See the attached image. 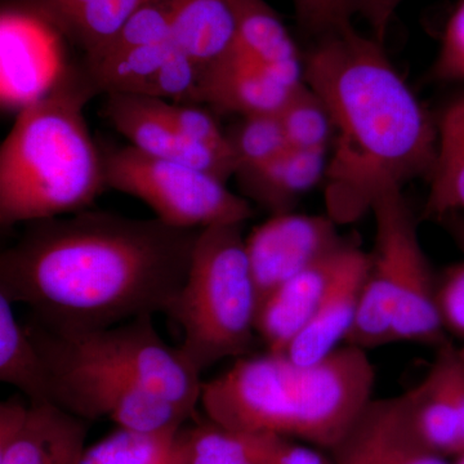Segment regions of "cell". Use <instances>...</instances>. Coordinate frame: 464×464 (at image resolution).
Returning a JSON list of instances; mask_svg holds the SVG:
<instances>
[{
	"mask_svg": "<svg viewBox=\"0 0 464 464\" xmlns=\"http://www.w3.org/2000/svg\"><path fill=\"white\" fill-rule=\"evenodd\" d=\"M338 224L326 216H271L246 237L258 306L277 286L323 261L346 244Z\"/></svg>",
	"mask_w": 464,
	"mask_h": 464,
	"instance_id": "cell-11",
	"label": "cell"
},
{
	"mask_svg": "<svg viewBox=\"0 0 464 464\" xmlns=\"http://www.w3.org/2000/svg\"><path fill=\"white\" fill-rule=\"evenodd\" d=\"M402 399L415 435L427 448L445 458L462 453L459 417L438 365Z\"/></svg>",
	"mask_w": 464,
	"mask_h": 464,
	"instance_id": "cell-23",
	"label": "cell"
},
{
	"mask_svg": "<svg viewBox=\"0 0 464 464\" xmlns=\"http://www.w3.org/2000/svg\"><path fill=\"white\" fill-rule=\"evenodd\" d=\"M237 44L289 90L304 84V56L265 0H240Z\"/></svg>",
	"mask_w": 464,
	"mask_h": 464,
	"instance_id": "cell-21",
	"label": "cell"
},
{
	"mask_svg": "<svg viewBox=\"0 0 464 464\" xmlns=\"http://www.w3.org/2000/svg\"><path fill=\"white\" fill-rule=\"evenodd\" d=\"M374 249L369 255L359 311L347 344L364 348L392 342L395 313L423 315L436 301V284L424 255L417 221L402 190L375 201Z\"/></svg>",
	"mask_w": 464,
	"mask_h": 464,
	"instance_id": "cell-6",
	"label": "cell"
},
{
	"mask_svg": "<svg viewBox=\"0 0 464 464\" xmlns=\"http://www.w3.org/2000/svg\"><path fill=\"white\" fill-rule=\"evenodd\" d=\"M438 304L445 328L464 338V262L450 268L438 284Z\"/></svg>",
	"mask_w": 464,
	"mask_h": 464,
	"instance_id": "cell-34",
	"label": "cell"
},
{
	"mask_svg": "<svg viewBox=\"0 0 464 464\" xmlns=\"http://www.w3.org/2000/svg\"><path fill=\"white\" fill-rule=\"evenodd\" d=\"M94 94L82 67H70L21 110L0 149L3 227L90 209L108 188L83 115Z\"/></svg>",
	"mask_w": 464,
	"mask_h": 464,
	"instance_id": "cell-4",
	"label": "cell"
},
{
	"mask_svg": "<svg viewBox=\"0 0 464 464\" xmlns=\"http://www.w3.org/2000/svg\"><path fill=\"white\" fill-rule=\"evenodd\" d=\"M404 0H351L353 14L364 18L375 41L383 43L393 16Z\"/></svg>",
	"mask_w": 464,
	"mask_h": 464,
	"instance_id": "cell-36",
	"label": "cell"
},
{
	"mask_svg": "<svg viewBox=\"0 0 464 464\" xmlns=\"http://www.w3.org/2000/svg\"><path fill=\"white\" fill-rule=\"evenodd\" d=\"M375 373L364 348L338 347L313 364L285 353L239 357L203 382L209 420L248 433L282 436L332 451L373 401Z\"/></svg>",
	"mask_w": 464,
	"mask_h": 464,
	"instance_id": "cell-3",
	"label": "cell"
},
{
	"mask_svg": "<svg viewBox=\"0 0 464 464\" xmlns=\"http://www.w3.org/2000/svg\"><path fill=\"white\" fill-rule=\"evenodd\" d=\"M44 362L51 374L52 402L88 422L105 418L118 429L164 433L179 431L194 418L181 406L127 378L91 366Z\"/></svg>",
	"mask_w": 464,
	"mask_h": 464,
	"instance_id": "cell-9",
	"label": "cell"
},
{
	"mask_svg": "<svg viewBox=\"0 0 464 464\" xmlns=\"http://www.w3.org/2000/svg\"><path fill=\"white\" fill-rule=\"evenodd\" d=\"M279 119L289 148L329 151L333 140L331 116L306 82L292 92Z\"/></svg>",
	"mask_w": 464,
	"mask_h": 464,
	"instance_id": "cell-28",
	"label": "cell"
},
{
	"mask_svg": "<svg viewBox=\"0 0 464 464\" xmlns=\"http://www.w3.org/2000/svg\"><path fill=\"white\" fill-rule=\"evenodd\" d=\"M293 5L299 30L311 42L353 27L351 0H293Z\"/></svg>",
	"mask_w": 464,
	"mask_h": 464,
	"instance_id": "cell-31",
	"label": "cell"
},
{
	"mask_svg": "<svg viewBox=\"0 0 464 464\" xmlns=\"http://www.w3.org/2000/svg\"><path fill=\"white\" fill-rule=\"evenodd\" d=\"M454 464H464V450L462 453L458 454L456 463Z\"/></svg>",
	"mask_w": 464,
	"mask_h": 464,
	"instance_id": "cell-37",
	"label": "cell"
},
{
	"mask_svg": "<svg viewBox=\"0 0 464 464\" xmlns=\"http://www.w3.org/2000/svg\"><path fill=\"white\" fill-rule=\"evenodd\" d=\"M102 115L121 136L151 157L186 164L227 183L237 170L234 155L192 142L168 123L146 97L106 94Z\"/></svg>",
	"mask_w": 464,
	"mask_h": 464,
	"instance_id": "cell-13",
	"label": "cell"
},
{
	"mask_svg": "<svg viewBox=\"0 0 464 464\" xmlns=\"http://www.w3.org/2000/svg\"><path fill=\"white\" fill-rule=\"evenodd\" d=\"M432 76L440 82H464V0L449 18Z\"/></svg>",
	"mask_w": 464,
	"mask_h": 464,
	"instance_id": "cell-32",
	"label": "cell"
},
{
	"mask_svg": "<svg viewBox=\"0 0 464 464\" xmlns=\"http://www.w3.org/2000/svg\"><path fill=\"white\" fill-rule=\"evenodd\" d=\"M226 136L237 159L235 176L258 169L289 149L279 115L241 116Z\"/></svg>",
	"mask_w": 464,
	"mask_h": 464,
	"instance_id": "cell-27",
	"label": "cell"
},
{
	"mask_svg": "<svg viewBox=\"0 0 464 464\" xmlns=\"http://www.w3.org/2000/svg\"><path fill=\"white\" fill-rule=\"evenodd\" d=\"M424 204L427 218L464 213V97L448 106L438 123V146Z\"/></svg>",
	"mask_w": 464,
	"mask_h": 464,
	"instance_id": "cell-22",
	"label": "cell"
},
{
	"mask_svg": "<svg viewBox=\"0 0 464 464\" xmlns=\"http://www.w3.org/2000/svg\"><path fill=\"white\" fill-rule=\"evenodd\" d=\"M203 230L90 209L32 222L0 256V295L61 333L167 315Z\"/></svg>",
	"mask_w": 464,
	"mask_h": 464,
	"instance_id": "cell-1",
	"label": "cell"
},
{
	"mask_svg": "<svg viewBox=\"0 0 464 464\" xmlns=\"http://www.w3.org/2000/svg\"><path fill=\"white\" fill-rule=\"evenodd\" d=\"M172 42L201 76L237 44L240 0H173Z\"/></svg>",
	"mask_w": 464,
	"mask_h": 464,
	"instance_id": "cell-19",
	"label": "cell"
},
{
	"mask_svg": "<svg viewBox=\"0 0 464 464\" xmlns=\"http://www.w3.org/2000/svg\"><path fill=\"white\" fill-rule=\"evenodd\" d=\"M183 464H258L262 433L235 431L207 420L181 430Z\"/></svg>",
	"mask_w": 464,
	"mask_h": 464,
	"instance_id": "cell-25",
	"label": "cell"
},
{
	"mask_svg": "<svg viewBox=\"0 0 464 464\" xmlns=\"http://www.w3.org/2000/svg\"><path fill=\"white\" fill-rule=\"evenodd\" d=\"M341 249L277 286L261 302L256 332L267 347V353H285L290 343L311 322Z\"/></svg>",
	"mask_w": 464,
	"mask_h": 464,
	"instance_id": "cell-17",
	"label": "cell"
},
{
	"mask_svg": "<svg viewBox=\"0 0 464 464\" xmlns=\"http://www.w3.org/2000/svg\"><path fill=\"white\" fill-rule=\"evenodd\" d=\"M181 430L145 433L118 429L88 447L82 464H183Z\"/></svg>",
	"mask_w": 464,
	"mask_h": 464,
	"instance_id": "cell-26",
	"label": "cell"
},
{
	"mask_svg": "<svg viewBox=\"0 0 464 464\" xmlns=\"http://www.w3.org/2000/svg\"><path fill=\"white\" fill-rule=\"evenodd\" d=\"M151 0H27L30 14L84 51L101 50L137 9Z\"/></svg>",
	"mask_w": 464,
	"mask_h": 464,
	"instance_id": "cell-20",
	"label": "cell"
},
{
	"mask_svg": "<svg viewBox=\"0 0 464 464\" xmlns=\"http://www.w3.org/2000/svg\"><path fill=\"white\" fill-rule=\"evenodd\" d=\"M258 464H335L323 449L282 436L264 435Z\"/></svg>",
	"mask_w": 464,
	"mask_h": 464,
	"instance_id": "cell-33",
	"label": "cell"
},
{
	"mask_svg": "<svg viewBox=\"0 0 464 464\" xmlns=\"http://www.w3.org/2000/svg\"><path fill=\"white\" fill-rule=\"evenodd\" d=\"M304 82L333 125L324 179L328 216L350 224L375 201L431 173L438 123L415 97L383 43L355 27L311 42Z\"/></svg>",
	"mask_w": 464,
	"mask_h": 464,
	"instance_id": "cell-2",
	"label": "cell"
},
{
	"mask_svg": "<svg viewBox=\"0 0 464 464\" xmlns=\"http://www.w3.org/2000/svg\"><path fill=\"white\" fill-rule=\"evenodd\" d=\"M0 381L29 401H51V374L25 325L18 322L14 304L0 295Z\"/></svg>",
	"mask_w": 464,
	"mask_h": 464,
	"instance_id": "cell-24",
	"label": "cell"
},
{
	"mask_svg": "<svg viewBox=\"0 0 464 464\" xmlns=\"http://www.w3.org/2000/svg\"><path fill=\"white\" fill-rule=\"evenodd\" d=\"M459 353H460V355H462V357H463V359H464V348H463V350H462V351H459Z\"/></svg>",
	"mask_w": 464,
	"mask_h": 464,
	"instance_id": "cell-38",
	"label": "cell"
},
{
	"mask_svg": "<svg viewBox=\"0 0 464 464\" xmlns=\"http://www.w3.org/2000/svg\"><path fill=\"white\" fill-rule=\"evenodd\" d=\"M329 151L289 148L270 163L237 174L243 197L271 216L293 212L297 201L325 179Z\"/></svg>",
	"mask_w": 464,
	"mask_h": 464,
	"instance_id": "cell-18",
	"label": "cell"
},
{
	"mask_svg": "<svg viewBox=\"0 0 464 464\" xmlns=\"http://www.w3.org/2000/svg\"><path fill=\"white\" fill-rule=\"evenodd\" d=\"M293 91L237 44L201 76L203 103L240 118L279 115Z\"/></svg>",
	"mask_w": 464,
	"mask_h": 464,
	"instance_id": "cell-16",
	"label": "cell"
},
{
	"mask_svg": "<svg viewBox=\"0 0 464 464\" xmlns=\"http://www.w3.org/2000/svg\"><path fill=\"white\" fill-rule=\"evenodd\" d=\"M159 114L192 142L200 143L225 154L234 155L226 132L219 128L212 112L191 103L150 99ZM235 157V155H234Z\"/></svg>",
	"mask_w": 464,
	"mask_h": 464,
	"instance_id": "cell-30",
	"label": "cell"
},
{
	"mask_svg": "<svg viewBox=\"0 0 464 464\" xmlns=\"http://www.w3.org/2000/svg\"><path fill=\"white\" fill-rule=\"evenodd\" d=\"M101 152L106 188L142 200L157 218L174 227L246 225L255 216L248 199L212 174L130 145Z\"/></svg>",
	"mask_w": 464,
	"mask_h": 464,
	"instance_id": "cell-8",
	"label": "cell"
},
{
	"mask_svg": "<svg viewBox=\"0 0 464 464\" xmlns=\"http://www.w3.org/2000/svg\"><path fill=\"white\" fill-rule=\"evenodd\" d=\"M435 364L441 372L456 406L464 444V359L459 351L444 346Z\"/></svg>",
	"mask_w": 464,
	"mask_h": 464,
	"instance_id": "cell-35",
	"label": "cell"
},
{
	"mask_svg": "<svg viewBox=\"0 0 464 464\" xmlns=\"http://www.w3.org/2000/svg\"><path fill=\"white\" fill-rule=\"evenodd\" d=\"M152 315H143L99 331L61 333L29 320L27 333L44 359L101 369L136 382L191 414L200 404L201 375L179 347L159 335Z\"/></svg>",
	"mask_w": 464,
	"mask_h": 464,
	"instance_id": "cell-7",
	"label": "cell"
},
{
	"mask_svg": "<svg viewBox=\"0 0 464 464\" xmlns=\"http://www.w3.org/2000/svg\"><path fill=\"white\" fill-rule=\"evenodd\" d=\"M369 270V255L346 244L313 319L290 343L285 355L298 364H313L347 341L355 324L360 299Z\"/></svg>",
	"mask_w": 464,
	"mask_h": 464,
	"instance_id": "cell-14",
	"label": "cell"
},
{
	"mask_svg": "<svg viewBox=\"0 0 464 464\" xmlns=\"http://www.w3.org/2000/svg\"><path fill=\"white\" fill-rule=\"evenodd\" d=\"M90 422L51 401L0 404V464H82Z\"/></svg>",
	"mask_w": 464,
	"mask_h": 464,
	"instance_id": "cell-12",
	"label": "cell"
},
{
	"mask_svg": "<svg viewBox=\"0 0 464 464\" xmlns=\"http://www.w3.org/2000/svg\"><path fill=\"white\" fill-rule=\"evenodd\" d=\"M258 297L246 256L244 225L204 228L188 277L167 315L179 324V346L198 374L255 343Z\"/></svg>",
	"mask_w": 464,
	"mask_h": 464,
	"instance_id": "cell-5",
	"label": "cell"
},
{
	"mask_svg": "<svg viewBox=\"0 0 464 464\" xmlns=\"http://www.w3.org/2000/svg\"><path fill=\"white\" fill-rule=\"evenodd\" d=\"M82 70L96 94L203 103L199 67L173 42L84 60Z\"/></svg>",
	"mask_w": 464,
	"mask_h": 464,
	"instance_id": "cell-10",
	"label": "cell"
},
{
	"mask_svg": "<svg viewBox=\"0 0 464 464\" xmlns=\"http://www.w3.org/2000/svg\"><path fill=\"white\" fill-rule=\"evenodd\" d=\"M173 0H151L125 21L121 29L101 50L84 60L108 56L118 52L172 42Z\"/></svg>",
	"mask_w": 464,
	"mask_h": 464,
	"instance_id": "cell-29",
	"label": "cell"
},
{
	"mask_svg": "<svg viewBox=\"0 0 464 464\" xmlns=\"http://www.w3.org/2000/svg\"><path fill=\"white\" fill-rule=\"evenodd\" d=\"M331 453L335 464H449L415 435L402 396L373 399Z\"/></svg>",
	"mask_w": 464,
	"mask_h": 464,
	"instance_id": "cell-15",
	"label": "cell"
}]
</instances>
